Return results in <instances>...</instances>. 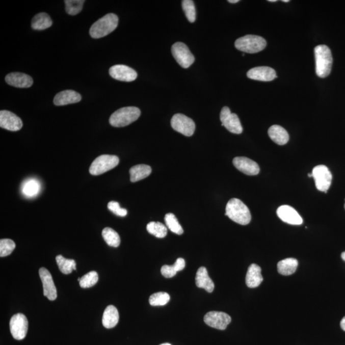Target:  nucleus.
Segmentation results:
<instances>
[{
  "mask_svg": "<svg viewBox=\"0 0 345 345\" xmlns=\"http://www.w3.org/2000/svg\"><path fill=\"white\" fill-rule=\"evenodd\" d=\"M228 2L230 4H236L239 2V0H229Z\"/></svg>",
  "mask_w": 345,
  "mask_h": 345,
  "instance_id": "41",
  "label": "nucleus"
},
{
  "mask_svg": "<svg viewBox=\"0 0 345 345\" xmlns=\"http://www.w3.org/2000/svg\"><path fill=\"white\" fill-rule=\"evenodd\" d=\"M140 115L141 111L138 108L128 107L120 108L111 116L110 123L113 127H125L137 120Z\"/></svg>",
  "mask_w": 345,
  "mask_h": 345,
  "instance_id": "4",
  "label": "nucleus"
},
{
  "mask_svg": "<svg viewBox=\"0 0 345 345\" xmlns=\"http://www.w3.org/2000/svg\"><path fill=\"white\" fill-rule=\"evenodd\" d=\"M344 208H345V203H344Z\"/></svg>",
  "mask_w": 345,
  "mask_h": 345,
  "instance_id": "46",
  "label": "nucleus"
},
{
  "mask_svg": "<svg viewBox=\"0 0 345 345\" xmlns=\"http://www.w3.org/2000/svg\"><path fill=\"white\" fill-rule=\"evenodd\" d=\"M84 0H65V11L71 16H75L82 11Z\"/></svg>",
  "mask_w": 345,
  "mask_h": 345,
  "instance_id": "34",
  "label": "nucleus"
},
{
  "mask_svg": "<svg viewBox=\"0 0 345 345\" xmlns=\"http://www.w3.org/2000/svg\"><path fill=\"white\" fill-rule=\"evenodd\" d=\"M119 163L116 155H102L95 158L90 166L89 171L92 175H99L115 168Z\"/></svg>",
  "mask_w": 345,
  "mask_h": 345,
  "instance_id": "6",
  "label": "nucleus"
},
{
  "mask_svg": "<svg viewBox=\"0 0 345 345\" xmlns=\"http://www.w3.org/2000/svg\"><path fill=\"white\" fill-rule=\"evenodd\" d=\"M225 216L241 225H248L251 215L248 206L237 198L231 199L226 206Z\"/></svg>",
  "mask_w": 345,
  "mask_h": 345,
  "instance_id": "1",
  "label": "nucleus"
},
{
  "mask_svg": "<svg viewBox=\"0 0 345 345\" xmlns=\"http://www.w3.org/2000/svg\"><path fill=\"white\" fill-rule=\"evenodd\" d=\"M185 262L183 258H178L173 266H164L161 268V274L166 278H171L177 274V272L185 268Z\"/></svg>",
  "mask_w": 345,
  "mask_h": 345,
  "instance_id": "29",
  "label": "nucleus"
},
{
  "mask_svg": "<svg viewBox=\"0 0 345 345\" xmlns=\"http://www.w3.org/2000/svg\"><path fill=\"white\" fill-rule=\"evenodd\" d=\"M277 215L283 222L291 225H300L303 223V218L293 207L282 205L277 210Z\"/></svg>",
  "mask_w": 345,
  "mask_h": 345,
  "instance_id": "16",
  "label": "nucleus"
},
{
  "mask_svg": "<svg viewBox=\"0 0 345 345\" xmlns=\"http://www.w3.org/2000/svg\"><path fill=\"white\" fill-rule=\"evenodd\" d=\"M56 261L60 271L64 274H69L76 270V263L74 260L67 259L62 255L56 257Z\"/></svg>",
  "mask_w": 345,
  "mask_h": 345,
  "instance_id": "30",
  "label": "nucleus"
},
{
  "mask_svg": "<svg viewBox=\"0 0 345 345\" xmlns=\"http://www.w3.org/2000/svg\"><path fill=\"white\" fill-rule=\"evenodd\" d=\"M166 225L172 232L177 234V235H182L183 230L182 226L178 223L177 218L174 214L169 213L166 214L165 218Z\"/></svg>",
  "mask_w": 345,
  "mask_h": 345,
  "instance_id": "33",
  "label": "nucleus"
},
{
  "mask_svg": "<svg viewBox=\"0 0 345 345\" xmlns=\"http://www.w3.org/2000/svg\"><path fill=\"white\" fill-rule=\"evenodd\" d=\"M110 75L113 79L121 82H131L137 79V72L132 68L124 65H116L110 68Z\"/></svg>",
  "mask_w": 345,
  "mask_h": 345,
  "instance_id": "13",
  "label": "nucleus"
},
{
  "mask_svg": "<svg viewBox=\"0 0 345 345\" xmlns=\"http://www.w3.org/2000/svg\"><path fill=\"white\" fill-rule=\"evenodd\" d=\"M41 185L36 178H29L22 183L21 191L22 195L27 198L36 197L39 195Z\"/></svg>",
  "mask_w": 345,
  "mask_h": 345,
  "instance_id": "24",
  "label": "nucleus"
},
{
  "mask_svg": "<svg viewBox=\"0 0 345 345\" xmlns=\"http://www.w3.org/2000/svg\"><path fill=\"white\" fill-rule=\"evenodd\" d=\"M340 326H341V328L342 330H343L345 331V316L344 318L341 320V323H340Z\"/></svg>",
  "mask_w": 345,
  "mask_h": 345,
  "instance_id": "40",
  "label": "nucleus"
},
{
  "mask_svg": "<svg viewBox=\"0 0 345 345\" xmlns=\"http://www.w3.org/2000/svg\"><path fill=\"white\" fill-rule=\"evenodd\" d=\"M317 190L327 193L331 185L332 176L331 171L324 165L316 166L312 171Z\"/></svg>",
  "mask_w": 345,
  "mask_h": 345,
  "instance_id": "9",
  "label": "nucleus"
},
{
  "mask_svg": "<svg viewBox=\"0 0 345 345\" xmlns=\"http://www.w3.org/2000/svg\"><path fill=\"white\" fill-rule=\"evenodd\" d=\"M99 280V275L97 272L91 271L81 278L80 286L83 288H89L94 286Z\"/></svg>",
  "mask_w": 345,
  "mask_h": 345,
  "instance_id": "36",
  "label": "nucleus"
},
{
  "mask_svg": "<svg viewBox=\"0 0 345 345\" xmlns=\"http://www.w3.org/2000/svg\"><path fill=\"white\" fill-rule=\"evenodd\" d=\"M220 120L222 125L226 129L233 134L240 135L243 131V126L238 116L235 113H231L230 108L227 107L223 108L220 113Z\"/></svg>",
  "mask_w": 345,
  "mask_h": 345,
  "instance_id": "10",
  "label": "nucleus"
},
{
  "mask_svg": "<svg viewBox=\"0 0 345 345\" xmlns=\"http://www.w3.org/2000/svg\"><path fill=\"white\" fill-rule=\"evenodd\" d=\"M196 284L198 288L205 289L208 293H211L214 291V282L209 277L208 271L204 267H201L196 273Z\"/></svg>",
  "mask_w": 345,
  "mask_h": 345,
  "instance_id": "22",
  "label": "nucleus"
},
{
  "mask_svg": "<svg viewBox=\"0 0 345 345\" xmlns=\"http://www.w3.org/2000/svg\"><path fill=\"white\" fill-rule=\"evenodd\" d=\"M247 76L249 79L260 82H271L278 77L275 70L273 68L269 67L253 68L247 73Z\"/></svg>",
  "mask_w": 345,
  "mask_h": 345,
  "instance_id": "18",
  "label": "nucleus"
},
{
  "mask_svg": "<svg viewBox=\"0 0 345 345\" xmlns=\"http://www.w3.org/2000/svg\"><path fill=\"white\" fill-rule=\"evenodd\" d=\"M261 269L256 264H251L249 267L246 277V283L249 288H254L260 286L263 278L261 274Z\"/></svg>",
  "mask_w": 345,
  "mask_h": 345,
  "instance_id": "21",
  "label": "nucleus"
},
{
  "mask_svg": "<svg viewBox=\"0 0 345 345\" xmlns=\"http://www.w3.org/2000/svg\"><path fill=\"white\" fill-rule=\"evenodd\" d=\"M16 248V244L11 239H2L0 241V256L10 255Z\"/></svg>",
  "mask_w": 345,
  "mask_h": 345,
  "instance_id": "38",
  "label": "nucleus"
},
{
  "mask_svg": "<svg viewBox=\"0 0 345 345\" xmlns=\"http://www.w3.org/2000/svg\"><path fill=\"white\" fill-rule=\"evenodd\" d=\"M231 321L230 315L224 312L210 311L204 316V322L207 326L221 331L225 330Z\"/></svg>",
  "mask_w": 345,
  "mask_h": 345,
  "instance_id": "12",
  "label": "nucleus"
},
{
  "mask_svg": "<svg viewBox=\"0 0 345 345\" xmlns=\"http://www.w3.org/2000/svg\"><path fill=\"white\" fill-rule=\"evenodd\" d=\"M39 276L42 283L44 296L50 301H55L57 297V290L51 273L46 268H42L40 269Z\"/></svg>",
  "mask_w": 345,
  "mask_h": 345,
  "instance_id": "15",
  "label": "nucleus"
},
{
  "mask_svg": "<svg viewBox=\"0 0 345 345\" xmlns=\"http://www.w3.org/2000/svg\"><path fill=\"white\" fill-rule=\"evenodd\" d=\"M298 267L296 259L289 258L279 261L278 263V273L283 276H290L296 273Z\"/></svg>",
  "mask_w": 345,
  "mask_h": 345,
  "instance_id": "27",
  "label": "nucleus"
},
{
  "mask_svg": "<svg viewBox=\"0 0 345 345\" xmlns=\"http://www.w3.org/2000/svg\"><path fill=\"white\" fill-rule=\"evenodd\" d=\"M81 100H82V96L79 93L74 90H67L57 94L54 98V102L55 105L60 107V105L74 104V103L80 102Z\"/></svg>",
  "mask_w": 345,
  "mask_h": 345,
  "instance_id": "20",
  "label": "nucleus"
},
{
  "mask_svg": "<svg viewBox=\"0 0 345 345\" xmlns=\"http://www.w3.org/2000/svg\"><path fill=\"white\" fill-rule=\"evenodd\" d=\"M148 232L157 238H165L167 235L168 230L165 225L160 222H150L147 226Z\"/></svg>",
  "mask_w": 345,
  "mask_h": 345,
  "instance_id": "32",
  "label": "nucleus"
},
{
  "mask_svg": "<svg viewBox=\"0 0 345 345\" xmlns=\"http://www.w3.org/2000/svg\"><path fill=\"white\" fill-rule=\"evenodd\" d=\"M7 84L16 88H29L32 87L34 80L31 76L21 72H12L6 77Z\"/></svg>",
  "mask_w": 345,
  "mask_h": 345,
  "instance_id": "19",
  "label": "nucleus"
},
{
  "mask_svg": "<svg viewBox=\"0 0 345 345\" xmlns=\"http://www.w3.org/2000/svg\"><path fill=\"white\" fill-rule=\"evenodd\" d=\"M269 2H276L277 0H269Z\"/></svg>",
  "mask_w": 345,
  "mask_h": 345,
  "instance_id": "43",
  "label": "nucleus"
},
{
  "mask_svg": "<svg viewBox=\"0 0 345 345\" xmlns=\"http://www.w3.org/2000/svg\"><path fill=\"white\" fill-rule=\"evenodd\" d=\"M0 127L10 131H18L22 127V122L14 113L2 110L0 112Z\"/></svg>",
  "mask_w": 345,
  "mask_h": 345,
  "instance_id": "14",
  "label": "nucleus"
},
{
  "mask_svg": "<svg viewBox=\"0 0 345 345\" xmlns=\"http://www.w3.org/2000/svg\"><path fill=\"white\" fill-rule=\"evenodd\" d=\"M268 134L271 139L276 144L284 145L289 141V135L280 125H274L269 128Z\"/></svg>",
  "mask_w": 345,
  "mask_h": 345,
  "instance_id": "23",
  "label": "nucleus"
},
{
  "mask_svg": "<svg viewBox=\"0 0 345 345\" xmlns=\"http://www.w3.org/2000/svg\"><path fill=\"white\" fill-rule=\"evenodd\" d=\"M129 173L130 182H137L148 177L152 173V168L146 165H137L130 169Z\"/></svg>",
  "mask_w": 345,
  "mask_h": 345,
  "instance_id": "26",
  "label": "nucleus"
},
{
  "mask_svg": "<svg viewBox=\"0 0 345 345\" xmlns=\"http://www.w3.org/2000/svg\"><path fill=\"white\" fill-rule=\"evenodd\" d=\"M29 329V322L22 313L14 314L10 321V330L14 339L22 340L26 337Z\"/></svg>",
  "mask_w": 345,
  "mask_h": 345,
  "instance_id": "11",
  "label": "nucleus"
},
{
  "mask_svg": "<svg viewBox=\"0 0 345 345\" xmlns=\"http://www.w3.org/2000/svg\"><path fill=\"white\" fill-rule=\"evenodd\" d=\"M118 17L115 14L110 13L93 24L90 30V35L94 39H100L107 36L117 29Z\"/></svg>",
  "mask_w": 345,
  "mask_h": 345,
  "instance_id": "3",
  "label": "nucleus"
},
{
  "mask_svg": "<svg viewBox=\"0 0 345 345\" xmlns=\"http://www.w3.org/2000/svg\"><path fill=\"white\" fill-rule=\"evenodd\" d=\"M233 165L244 174L253 176L260 172V167L254 161L246 157H236L233 161Z\"/></svg>",
  "mask_w": 345,
  "mask_h": 345,
  "instance_id": "17",
  "label": "nucleus"
},
{
  "mask_svg": "<svg viewBox=\"0 0 345 345\" xmlns=\"http://www.w3.org/2000/svg\"><path fill=\"white\" fill-rule=\"evenodd\" d=\"M119 321V313L114 306L110 305L105 308L102 316V324L105 328L112 329L117 326Z\"/></svg>",
  "mask_w": 345,
  "mask_h": 345,
  "instance_id": "25",
  "label": "nucleus"
},
{
  "mask_svg": "<svg viewBox=\"0 0 345 345\" xmlns=\"http://www.w3.org/2000/svg\"><path fill=\"white\" fill-rule=\"evenodd\" d=\"M171 52L176 61L183 69H188L195 62V57L182 42H176L171 47Z\"/></svg>",
  "mask_w": 345,
  "mask_h": 345,
  "instance_id": "7",
  "label": "nucleus"
},
{
  "mask_svg": "<svg viewBox=\"0 0 345 345\" xmlns=\"http://www.w3.org/2000/svg\"><path fill=\"white\" fill-rule=\"evenodd\" d=\"M108 207L113 214L120 216V217H125V216H127V210L125 208H121L119 203L117 202V201H110L108 203Z\"/></svg>",
  "mask_w": 345,
  "mask_h": 345,
  "instance_id": "39",
  "label": "nucleus"
},
{
  "mask_svg": "<svg viewBox=\"0 0 345 345\" xmlns=\"http://www.w3.org/2000/svg\"><path fill=\"white\" fill-rule=\"evenodd\" d=\"M182 6L188 21L191 22V23L195 22L196 11L194 2L192 0H183L182 2Z\"/></svg>",
  "mask_w": 345,
  "mask_h": 345,
  "instance_id": "37",
  "label": "nucleus"
},
{
  "mask_svg": "<svg viewBox=\"0 0 345 345\" xmlns=\"http://www.w3.org/2000/svg\"><path fill=\"white\" fill-rule=\"evenodd\" d=\"M235 46L239 51L247 54H257L266 48L267 42L263 37L258 35H248L238 38L235 42Z\"/></svg>",
  "mask_w": 345,
  "mask_h": 345,
  "instance_id": "5",
  "label": "nucleus"
},
{
  "mask_svg": "<svg viewBox=\"0 0 345 345\" xmlns=\"http://www.w3.org/2000/svg\"><path fill=\"white\" fill-rule=\"evenodd\" d=\"M314 55L317 75L321 78L328 76L333 62L331 49L326 45H319L314 48Z\"/></svg>",
  "mask_w": 345,
  "mask_h": 345,
  "instance_id": "2",
  "label": "nucleus"
},
{
  "mask_svg": "<svg viewBox=\"0 0 345 345\" xmlns=\"http://www.w3.org/2000/svg\"><path fill=\"white\" fill-rule=\"evenodd\" d=\"M282 2H285V3H287V2H289V0H282Z\"/></svg>",
  "mask_w": 345,
  "mask_h": 345,
  "instance_id": "44",
  "label": "nucleus"
},
{
  "mask_svg": "<svg viewBox=\"0 0 345 345\" xmlns=\"http://www.w3.org/2000/svg\"><path fill=\"white\" fill-rule=\"evenodd\" d=\"M170 300V295L166 292H157L150 297L149 303L152 306H162L168 304Z\"/></svg>",
  "mask_w": 345,
  "mask_h": 345,
  "instance_id": "35",
  "label": "nucleus"
},
{
  "mask_svg": "<svg viewBox=\"0 0 345 345\" xmlns=\"http://www.w3.org/2000/svg\"><path fill=\"white\" fill-rule=\"evenodd\" d=\"M160 345H171V344H170V343H167V342H166V343H163V344H161Z\"/></svg>",
  "mask_w": 345,
  "mask_h": 345,
  "instance_id": "45",
  "label": "nucleus"
},
{
  "mask_svg": "<svg viewBox=\"0 0 345 345\" xmlns=\"http://www.w3.org/2000/svg\"><path fill=\"white\" fill-rule=\"evenodd\" d=\"M52 21L48 14L45 12L39 13L34 17L32 21V29L35 30H44L51 27Z\"/></svg>",
  "mask_w": 345,
  "mask_h": 345,
  "instance_id": "28",
  "label": "nucleus"
},
{
  "mask_svg": "<svg viewBox=\"0 0 345 345\" xmlns=\"http://www.w3.org/2000/svg\"><path fill=\"white\" fill-rule=\"evenodd\" d=\"M171 125L176 131L188 137L193 135L196 128L195 123L191 118L180 113L171 118Z\"/></svg>",
  "mask_w": 345,
  "mask_h": 345,
  "instance_id": "8",
  "label": "nucleus"
},
{
  "mask_svg": "<svg viewBox=\"0 0 345 345\" xmlns=\"http://www.w3.org/2000/svg\"><path fill=\"white\" fill-rule=\"evenodd\" d=\"M341 258H342V260L345 261V251L343 252V253H342L341 254Z\"/></svg>",
  "mask_w": 345,
  "mask_h": 345,
  "instance_id": "42",
  "label": "nucleus"
},
{
  "mask_svg": "<svg viewBox=\"0 0 345 345\" xmlns=\"http://www.w3.org/2000/svg\"><path fill=\"white\" fill-rule=\"evenodd\" d=\"M102 235L108 246L117 248L120 244V237L117 231L111 228H105L102 231Z\"/></svg>",
  "mask_w": 345,
  "mask_h": 345,
  "instance_id": "31",
  "label": "nucleus"
}]
</instances>
